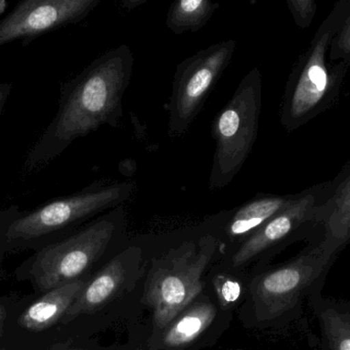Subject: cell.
I'll use <instances>...</instances> for the list:
<instances>
[{"instance_id":"6","label":"cell","mask_w":350,"mask_h":350,"mask_svg":"<svg viewBox=\"0 0 350 350\" xmlns=\"http://www.w3.org/2000/svg\"><path fill=\"white\" fill-rule=\"evenodd\" d=\"M236 49L234 39L220 41L200 49L177 65L168 104L170 137H183L189 131Z\"/></svg>"},{"instance_id":"8","label":"cell","mask_w":350,"mask_h":350,"mask_svg":"<svg viewBox=\"0 0 350 350\" xmlns=\"http://www.w3.org/2000/svg\"><path fill=\"white\" fill-rule=\"evenodd\" d=\"M326 191L327 183H324L297 193L287 207L241 244L232 256V265L243 267L293 243L312 240L318 232Z\"/></svg>"},{"instance_id":"5","label":"cell","mask_w":350,"mask_h":350,"mask_svg":"<svg viewBox=\"0 0 350 350\" xmlns=\"http://www.w3.org/2000/svg\"><path fill=\"white\" fill-rule=\"evenodd\" d=\"M261 104L262 77L255 67L241 80L232 98L212 123L215 152L209 177L210 189L230 185L242 170L257 139Z\"/></svg>"},{"instance_id":"1","label":"cell","mask_w":350,"mask_h":350,"mask_svg":"<svg viewBox=\"0 0 350 350\" xmlns=\"http://www.w3.org/2000/svg\"><path fill=\"white\" fill-rule=\"evenodd\" d=\"M133 66L131 47L122 44L103 53L68 82L57 115L27 157L26 170L42 167L74 141L103 125L118 127Z\"/></svg>"},{"instance_id":"10","label":"cell","mask_w":350,"mask_h":350,"mask_svg":"<svg viewBox=\"0 0 350 350\" xmlns=\"http://www.w3.org/2000/svg\"><path fill=\"white\" fill-rule=\"evenodd\" d=\"M146 271L144 251L129 247L86 282L61 322L69 323L81 314H94L135 287Z\"/></svg>"},{"instance_id":"13","label":"cell","mask_w":350,"mask_h":350,"mask_svg":"<svg viewBox=\"0 0 350 350\" xmlns=\"http://www.w3.org/2000/svg\"><path fill=\"white\" fill-rule=\"evenodd\" d=\"M317 288L308 298L320 328L322 350H350V301L323 296Z\"/></svg>"},{"instance_id":"2","label":"cell","mask_w":350,"mask_h":350,"mask_svg":"<svg viewBox=\"0 0 350 350\" xmlns=\"http://www.w3.org/2000/svg\"><path fill=\"white\" fill-rule=\"evenodd\" d=\"M349 14L350 0H338L294 64L280 113L286 131L304 126L336 104L350 64L331 62L329 51Z\"/></svg>"},{"instance_id":"21","label":"cell","mask_w":350,"mask_h":350,"mask_svg":"<svg viewBox=\"0 0 350 350\" xmlns=\"http://www.w3.org/2000/svg\"><path fill=\"white\" fill-rule=\"evenodd\" d=\"M10 88H10V84L0 82V113H1L2 109H3L6 102H8V98L10 94Z\"/></svg>"},{"instance_id":"18","label":"cell","mask_w":350,"mask_h":350,"mask_svg":"<svg viewBox=\"0 0 350 350\" xmlns=\"http://www.w3.org/2000/svg\"><path fill=\"white\" fill-rule=\"evenodd\" d=\"M214 289L220 304L224 306H232L242 295V284L228 275H217L213 279Z\"/></svg>"},{"instance_id":"9","label":"cell","mask_w":350,"mask_h":350,"mask_svg":"<svg viewBox=\"0 0 350 350\" xmlns=\"http://www.w3.org/2000/svg\"><path fill=\"white\" fill-rule=\"evenodd\" d=\"M133 185L117 183L61 198L14 220L6 232L10 242L43 238L118 205L131 196Z\"/></svg>"},{"instance_id":"4","label":"cell","mask_w":350,"mask_h":350,"mask_svg":"<svg viewBox=\"0 0 350 350\" xmlns=\"http://www.w3.org/2000/svg\"><path fill=\"white\" fill-rule=\"evenodd\" d=\"M217 249V239L205 234L153 259L143 300L153 310L156 328L165 329L200 295L204 288L202 277Z\"/></svg>"},{"instance_id":"3","label":"cell","mask_w":350,"mask_h":350,"mask_svg":"<svg viewBox=\"0 0 350 350\" xmlns=\"http://www.w3.org/2000/svg\"><path fill=\"white\" fill-rule=\"evenodd\" d=\"M337 256L312 239L293 258L255 275L250 284L255 319L281 325L299 319L310 294L324 287Z\"/></svg>"},{"instance_id":"20","label":"cell","mask_w":350,"mask_h":350,"mask_svg":"<svg viewBox=\"0 0 350 350\" xmlns=\"http://www.w3.org/2000/svg\"><path fill=\"white\" fill-rule=\"evenodd\" d=\"M331 62H347L350 64V14L338 34L335 36L329 51Z\"/></svg>"},{"instance_id":"22","label":"cell","mask_w":350,"mask_h":350,"mask_svg":"<svg viewBox=\"0 0 350 350\" xmlns=\"http://www.w3.org/2000/svg\"><path fill=\"white\" fill-rule=\"evenodd\" d=\"M121 8L127 10H133L139 8L142 4L146 3L148 0H117Z\"/></svg>"},{"instance_id":"16","label":"cell","mask_w":350,"mask_h":350,"mask_svg":"<svg viewBox=\"0 0 350 350\" xmlns=\"http://www.w3.org/2000/svg\"><path fill=\"white\" fill-rule=\"evenodd\" d=\"M215 314V308L209 300L191 302L163 329L162 345L165 349L191 345L209 328Z\"/></svg>"},{"instance_id":"12","label":"cell","mask_w":350,"mask_h":350,"mask_svg":"<svg viewBox=\"0 0 350 350\" xmlns=\"http://www.w3.org/2000/svg\"><path fill=\"white\" fill-rule=\"evenodd\" d=\"M314 239L337 255L350 244V163L327 183L320 224Z\"/></svg>"},{"instance_id":"14","label":"cell","mask_w":350,"mask_h":350,"mask_svg":"<svg viewBox=\"0 0 350 350\" xmlns=\"http://www.w3.org/2000/svg\"><path fill=\"white\" fill-rule=\"evenodd\" d=\"M86 282L88 280L81 278L49 290L21 314L18 324L29 331H42L51 328L63 319L80 291L83 289Z\"/></svg>"},{"instance_id":"25","label":"cell","mask_w":350,"mask_h":350,"mask_svg":"<svg viewBox=\"0 0 350 350\" xmlns=\"http://www.w3.org/2000/svg\"><path fill=\"white\" fill-rule=\"evenodd\" d=\"M66 350H72V349H66Z\"/></svg>"},{"instance_id":"11","label":"cell","mask_w":350,"mask_h":350,"mask_svg":"<svg viewBox=\"0 0 350 350\" xmlns=\"http://www.w3.org/2000/svg\"><path fill=\"white\" fill-rule=\"evenodd\" d=\"M102 0H23L0 21V46L22 38L77 23Z\"/></svg>"},{"instance_id":"19","label":"cell","mask_w":350,"mask_h":350,"mask_svg":"<svg viewBox=\"0 0 350 350\" xmlns=\"http://www.w3.org/2000/svg\"><path fill=\"white\" fill-rule=\"evenodd\" d=\"M296 26L308 29L312 26L317 14V0H286Z\"/></svg>"},{"instance_id":"24","label":"cell","mask_w":350,"mask_h":350,"mask_svg":"<svg viewBox=\"0 0 350 350\" xmlns=\"http://www.w3.org/2000/svg\"><path fill=\"white\" fill-rule=\"evenodd\" d=\"M6 10V0H0V14Z\"/></svg>"},{"instance_id":"23","label":"cell","mask_w":350,"mask_h":350,"mask_svg":"<svg viewBox=\"0 0 350 350\" xmlns=\"http://www.w3.org/2000/svg\"><path fill=\"white\" fill-rule=\"evenodd\" d=\"M6 317V310L3 306H0V330L2 329V326H3L4 319Z\"/></svg>"},{"instance_id":"15","label":"cell","mask_w":350,"mask_h":350,"mask_svg":"<svg viewBox=\"0 0 350 350\" xmlns=\"http://www.w3.org/2000/svg\"><path fill=\"white\" fill-rule=\"evenodd\" d=\"M297 193L260 196L241 206L228 222L226 234L232 242H244L275 214L287 207Z\"/></svg>"},{"instance_id":"17","label":"cell","mask_w":350,"mask_h":350,"mask_svg":"<svg viewBox=\"0 0 350 350\" xmlns=\"http://www.w3.org/2000/svg\"><path fill=\"white\" fill-rule=\"evenodd\" d=\"M212 0H174L166 16L168 30L175 35L201 30L218 10Z\"/></svg>"},{"instance_id":"7","label":"cell","mask_w":350,"mask_h":350,"mask_svg":"<svg viewBox=\"0 0 350 350\" xmlns=\"http://www.w3.org/2000/svg\"><path fill=\"white\" fill-rule=\"evenodd\" d=\"M115 228L114 222L104 218L41 249L31 263L35 284L41 291L47 292L81 279L106 252Z\"/></svg>"}]
</instances>
